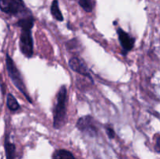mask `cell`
Masks as SVG:
<instances>
[{"label":"cell","instance_id":"obj_1","mask_svg":"<svg viewBox=\"0 0 160 159\" xmlns=\"http://www.w3.org/2000/svg\"><path fill=\"white\" fill-rule=\"evenodd\" d=\"M34 19L31 15L23 17L18 20L16 25L21 29L20 37V48L27 58H31L34 54V43L31 36V29L34 27Z\"/></svg>","mask_w":160,"mask_h":159},{"label":"cell","instance_id":"obj_3","mask_svg":"<svg viewBox=\"0 0 160 159\" xmlns=\"http://www.w3.org/2000/svg\"><path fill=\"white\" fill-rule=\"evenodd\" d=\"M6 69H7V71H8L9 77H10V79H11L12 82L13 83V84L16 86V88L25 96L26 99L28 100V102L31 103L32 101L31 99L30 96L28 95V91H27V88L26 87H25L24 80H23L22 76H21L20 71H19L16 66L15 65V63H14L12 58L10 57L8 54L6 55Z\"/></svg>","mask_w":160,"mask_h":159},{"label":"cell","instance_id":"obj_13","mask_svg":"<svg viewBox=\"0 0 160 159\" xmlns=\"http://www.w3.org/2000/svg\"><path fill=\"white\" fill-rule=\"evenodd\" d=\"M106 134H107V136H108L109 138H110V139H113V138L115 137L114 129H112V127H109V126H106Z\"/></svg>","mask_w":160,"mask_h":159},{"label":"cell","instance_id":"obj_11","mask_svg":"<svg viewBox=\"0 0 160 159\" xmlns=\"http://www.w3.org/2000/svg\"><path fill=\"white\" fill-rule=\"evenodd\" d=\"M6 104H7V107L9 108V109L10 111H15L20 108V105H19L18 102L16 101L12 94H8L7 95V99H6Z\"/></svg>","mask_w":160,"mask_h":159},{"label":"cell","instance_id":"obj_8","mask_svg":"<svg viewBox=\"0 0 160 159\" xmlns=\"http://www.w3.org/2000/svg\"><path fill=\"white\" fill-rule=\"evenodd\" d=\"M5 151L6 159H14L16 155V147L10 141V137L7 135L5 139Z\"/></svg>","mask_w":160,"mask_h":159},{"label":"cell","instance_id":"obj_12","mask_svg":"<svg viewBox=\"0 0 160 159\" xmlns=\"http://www.w3.org/2000/svg\"><path fill=\"white\" fill-rule=\"evenodd\" d=\"M95 0H79V4L84 11L91 13L94 8Z\"/></svg>","mask_w":160,"mask_h":159},{"label":"cell","instance_id":"obj_2","mask_svg":"<svg viewBox=\"0 0 160 159\" xmlns=\"http://www.w3.org/2000/svg\"><path fill=\"white\" fill-rule=\"evenodd\" d=\"M56 97V105L53 111V126L56 129H60L63 126L66 115L67 90L65 86L60 88Z\"/></svg>","mask_w":160,"mask_h":159},{"label":"cell","instance_id":"obj_9","mask_svg":"<svg viewBox=\"0 0 160 159\" xmlns=\"http://www.w3.org/2000/svg\"><path fill=\"white\" fill-rule=\"evenodd\" d=\"M52 159H76L70 151L64 149H59L54 151Z\"/></svg>","mask_w":160,"mask_h":159},{"label":"cell","instance_id":"obj_5","mask_svg":"<svg viewBox=\"0 0 160 159\" xmlns=\"http://www.w3.org/2000/svg\"><path fill=\"white\" fill-rule=\"evenodd\" d=\"M77 127L80 132L90 137H95L98 133V128L95 119L91 115H85L78 119Z\"/></svg>","mask_w":160,"mask_h":159},{"label":"cell","instance_id":"obj_7","mask_svg":"<svg viewBox=\"0 0 160 159\" xmlns=\"http://www.w3.org/2000/svg\"><path fill=\"white\" fill-rule=\"evenodd\" d=\"M69 66H70V69L74 70V72L92 80V77L88 72V66H86V64L84 63L82 60L78 59L77 57L71 58L69 61Z\"/></svg>","mask_w":160,"mask_h":159},{"label":"cell","instance_id":"obj_4","mask_svg":"<svg viewBox=\"0 0 160 159\" xmlns=\"http://www.w3.org/2000/svg\"><path fill=\"white\" fill-rule=\"evenodd\" d=\"M0 10L10 15H17L25 10L23 0H0Z\"/></svg>","mask_w":160,"mask_h":159},{"label":"cell","instance_id":"obj_10","mask_svg":"<svg viewBox=\"0 0 160 159\" xmlns=\"http://www.w3.org/2000/svg\"><path fill=\"white\" fill-rule=\"evenodd\" d=\"M51 13L53 16V17L58 21H63V16L62 13L60 11V7H59L58 0H53L51 5Z\"/></svg>","mask_w":160,"mask_h":159},{"label":"cell","instance_id":"obj_6","mask_svg":"<svg viewBox=\"0 0 160 159\" xmlns=\"http://www.w3.org/2000/svg\"><path fill=\"white\" fill-rule=\"evenodd\" d=\"M116 32L118 34V38L120 45L122 46L123 50L124 51V54L126 55L128 52H130V50H132V48H134L135 39L120 27L117 28Z\"/></svg>","mask_w":160,"mask_h":159},{"label":"cell","instance_id":"obj_14","mask_svg":"<svg viewBox=\"0 0 160 159\" xmlns=\"http://www.w3.org/2000/svg\"><path fill=\"white\" fill-rule=\"evenodd\" d=\"M155 138H156L155 150L157 153H160V135H156Z\"/></svg>","mask_w":160,"mask_h":159}]
</instances>
